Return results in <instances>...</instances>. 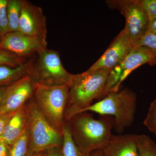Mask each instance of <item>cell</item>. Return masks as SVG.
I'll return each instance as SVG.
<instances>
[{
	"label": "cell",
	"mask_w": 156,
	"mask_h": 156,
	"mask_svg": "<svg viewBox=\"0 0 156 156\" xmlns=\"http://www.w3.org/2000/svg\"><path fill=\"white\" fill-rule=\"evenodd\" d=\"M68 122L76 145L85 153L90 154L101 149L108 142L115 119L105 115L95 119L93 115L86 112L75 115Z\"/></svg>",
	"instance_id": "cell-1"
},
{
	"label": "cell",
	"mask_w": 156,
	"mask_h": 156,
	"mask_svg": "<svg viewBox=\"0 0 156 156\" xmlns=\"http://www.w3.org/2000/svg\"><path fill=\"white\" fill-rule=\"evenodd\" d=\"M111 70L89 71L73 74L69 84L68 100L65 119L66 122L75 115L99 99L103 93Z\"/></svg>",
	"instance_id": "cell-2"
},
{
	"label": "cell",
	"mask_w": 156,
	"mask_h": 156,
	"mask_svg": "<svg viewBox=\"0 0 156 156\" xmlns=\"http://www.w3.org/2000/svg\"><path fill=\"white\" fill-rule=\"evenodd\" d=\"M136 107V93L131 89L126 88L120 92H110L103 99L91 105L80 113L90 111L101 115L113 117L114 128L120 134L133 124Z\"/></svg>",
	"instance_id": "cell-3"
},
{
	"label": "cell",
	"mask_w": 156,
	"mask_h": 156,
	"mask_svg": "<svg viewBox=\"0 0 156 156\" xmlns=\"http://www.w3.org/2000/svg\"><path fill=\"white\" fill-rule=\"evenodd\" d=\"M69 85L48 87L37 85L34 98L38 108L48 123L63 136Z\"/></svg>",
	"instance_id": "cell-4"
},
{
	"label": "cell",
	"mask_w": 156,
	"mask_h": 156,
	"mask_svg": "<svg viewBox=\"0 0 156 156\" xmlns=\"http://www.w3.org/2000/svg\"><path fill=\"white\" fill-rule=\"evenodd\" d=\"M27 75L36 85L48 87L69 84L73 76L65 68L58 51L48 49L32 57Z\"/></svg>",
	"instance_id": "cell-5"
},
{
	"label": "cell",
	"mask_w": 156,
	"mask_h": 156,
	"mask_svg": "<svg viewBox=\"0 0 156 156\" xmlns=\"http://www.w3.org/2000/svg\"><path fill=\"white\" fill-rule=\"evenodd\" d=\"M27 119L31 150L35 154L53 147H62L61 136L45 119L37 106L34 96L24 105Z\"/></svg>",
	"instance_id": "cell-6"
},
{
	"label": "cell",
	"mask_w": 156,
	"mask_h": 156,
	"mask_svg": "<svg viewBox=\"0 0 156 156\" xmlns=\"http://www.w3.org/2000/svg\"><path fill=\"white\" fill-rule=\"evenodd\" d=\"M107 5L112 9L120 11L126 19L124 29L133 47L147 33L149 18L140 0L107 1Z\"/></svg>",
	"instance_id": "cell-7"
},
{
	"label": "cell",
	"mask_w": 156,
	"mask_h": 156,
	"mask_svg": "<svg viewBox=\"0 0 156 156\" xmlns=\"http://www.w3.org/2000/svg\"><path fill=\"white\" fill-rule=\"evenodd\" d=\"M154 57L150 48L144 46L133 47L126 58L111 70L99 99H103L110 92H118L120 85L133 71L146 63L151 66Z\"/></svg>",
	"instance_id": "cell-8"
},
{
	"label": "cell",
	"mask_w": 156,
	"mask_h": 156,
	"mask_svg": "<svg viewBox=\"0 0 156 156\" xmlns=\"http://www.w3.org/2000/svg\"><path fill=\"white\" fill-rule=\"evenodd\" d=\"M19 31L36 40L47 48L46 17L42 8L27 0H21Z\"/></svg>",
	"instance_id": "cell-9"
},
{
	"label": "cell",
	"mask_w": 156,
	"mask_h": 156,
	"mask_svg": "<svg viewBox=\"0 0 156 156\" xmlns=\"http://www.w3.org/2000/svg\"><path fill=\"white\" fill-rule=\"evenodd\" d=\"M36 86L27 75L7 86L0 105V114L14 112L23 107L33 96Z\"/></svg>",
	"instance_id": "cell-10"
},
{
	"label": "cell",
	"mask_w": 156,
	"mask_h": 156,
	"mask_svg": "<svg viewBox=\"0 0 156 156\" xmlns=\"http://www.w3.org/2000/svg\"><path fill=\"white\" fill-rule=\"evenodd\" d=\"M133 47L125 29L120 32L102 56L88 70H111L126 58Z\"/></svg>",
	"instance_id": "cell-11"
},
{
	"label": "cell",
	"mask_w": 156,
	"mask_h": 156,
	"mask_svg": "<svg viewBox=\"0 0 156 156\" xmlns=\"http://www.w3.org/2000/svg\"><path fill=\"white\" fill-rule=\"evenodd\" d=\"M0 47L17 56L29 58L44 48L37 41L19 31L8 33L0 39Z\"/></svg>",
	"instance_id": "cell-12"
},
{
	"label": "cell",
	"mask_w": 156,
	"mask_h": 156,
	"mask_svg": "<svg viewBox=\"0 0 156 156\" xmlns=\"http://www.w3.org/2000/svg\"><path fill=\"white\" fill-rule=\"evenodd\" d=\"M101 150V156H139L136 134H112Z\"/></svg>",
	"instance_id": "cell-13"
},
{
	"label": "cell",
	"mask_w": 156,
	"mask_h": 156,
	"mask_svg": "<svg viewBox=\"0 0 156 156\" xmlns=\"http://www.w3.org/2000/svg\"><path fill=\"white\" fill-rule=\"evenodd\" d=\"M27 127L28 119L23 106L12 115L1 136L3 140L11 147L22 136Z\"/></svg>",
	"instance_id": "cell-14"
},
{
	"label": "cell",
	"mask_w": 156,
	"mask_h": 156,
	"mask_svg": "<svg viewBox=\"0 0 156 156\" xmlns=\"http://www.w3.org/2000/svg\"><path fill=\"white\" fill-rule=\"evenodd\" d=\"M31 58L25 64L17 68L11 67L6 66H1L0 87L9 86L24 76L28 74Z\"/></svg>",
	"instance_id": "cell-15"
},
{
	"label": "cell",
	"mask_w": 156,
	"mask_h": 156,
	"mask_svg": "<svg viewBox=\"0 0 156 156\" xmlns=\"http://www.w3.org/2000/svg\"><path fill=\"white\" fill-rule=\"evenodd\" d=\"M62 151L64 156H92L93 152L87 154L81 151L73 139L68 122H66L63 130Z\"/></svg>",
	"instance_id": "cell-16"
},
{
	"label": "cell",
	"mask_w": 156,
	"mask_h": 156,
	"mask_svg": "<svg viewBox=\"0 0 156 156\" xmlns=\"http://www.w3.org/2000/svg\"><path fill=\"white\" fill-rule=\"evenodd\" d=\"M7 10L9 33L19 31L21 14V0H8Z\"/></svg>",
	"instance_id": "cell-17"
},
{
	"label": "cell",
	"mask_w": 156,
	"mask_h": 156,
	"mask_svg": "<svg viewBox=\"0 0 156 156\" xmlns=\"http://www.w3.org/2000/svg\"><path fill=\"white\" fill-rule=\"evenodd\" d=\"M34 154L31 150L27 127L20 138L10 147L9 156H32Z\"/></svg>",
	"instance_id": "cell-18"
},
{
	"label": "cell",
	"mask_w": 156,
	"mask_h": 156,
	"mask_svg": "<svg viewBox=\"0 0 156 156\" xmlns=\"http://www.w3.org/2000/svg\"><path fill=\"white\" fill-rule=\"evenodd\" d=\"M139 156H156V144L145 134H136Z\"/></svg>",
	"instance_id": "cell-19"
},
{
	"label": "cell",
	"mask_w": 156,
	"mask_h": 156,
	"mask_svg": "<svg viewBox=\"0 0 156 156\" xmlns=\"http://www.w3.org/2000/svg\"><path fill=\"white\" fill-rule=\"evenodd\" d=\"M30 58L20 57L0 47V66H6L13 68L18 67L25 64Z\"/></svg>",
	"instance_id": "cell-20"
},
{
	"label": "cell",
	"mask_w": 156,
	"mask_h": 156,
	"mask_svg": "<svg viewBox=\"0 0 156 156\" xmlns=\"http://www.w3.org/2000/svg\"><path fill=\"white\" fill-rule=\"evenodd\" d=\"M7 2L8 0H0V39L9 33Z\"/></svg>",
	"instance_id": "cell-21"
},
{
	"label": "cell",
	"mask_w": 156,
	"mask_h": 156,
	"mask_svg": "<svg viewBox=\"0 0 156 156\" xmlns=\"http://www.w3.org/2000/svg\"><path fill=\"white\" fill-rule=\"evenodd\" d=\"M143 124L152 133L156 129V98L151 103Z\"/></svg>",
	"instance_id": "cell-22"
},
{
	"label": "cell",
	"mask_w": 156,
	"mask_h": 156,
	"mask_svg": "<svg viewBox=\"0 0 156 156\" xmlns=\"http://www.w3.org/2000/svg\"><path fill=\"white\" fill-rule=\"evenodd\" d=\"M136 46H144L150 48L155 55L151 66H156V35L147 33L134 47Z\"/></svg>",
	"instance_id": "cell-23"
},
{
	"label": "cell",
	"mask_w": 156,
	"mask_h": 156,
	"mask_svg": "<svg viewBox=\"0 0 156 156\" xmlns=\"http://www.w3.org/2000/svg\"><path fill=\"white\" fill-rule=\"evenodd\" d=\"M149 19L156 17V0H140Z\"/></svg>",
	"instance_id": "cell-24"
},
{
	"label": "cell",
	"mask_w": 156,
	"mask_h": 156,
	"mask_svg": "<svg viewBox=\"0 0 156 156\" xmlns=\"http://www.w3.org/2000/svg\"><path fill=\"white\" fill-rule=\"evenodd\" d=\"M15 112L0 114V136H2L7 123Z\"/></svg>",
	"instance_id": "cell-25"
},
{
	"label": "cell",
	"mask_w": 156,
	"mask_h": 156,
	"mask_svg": "<svg viewBox=\"0 0 156 156\" xmlns=\"http://www.w3.org/2000/svg\"><path fill=\"white\" fill-rule=\"evenodd\" d=\"M46 156H64L62 147H53L46 150Z\"/></svg>",
	"instance_id": "cell-26"
},
{
	"label": "cell",
	"mask_w": 156,
	"mask_h": 156,
	"mask_svg": "<svg viewBox=\"0 0 156 156\" xmlns=\"http://www.w3.org/2000/svg\"><path fill=\"white\" fill-rule=\"evenodd\" d=\"M10 146L3 140L0 144V156H9Z\"/></svg>",
	"instance_id": "cell-27"
},
{
	"label": "cell",
	"mask_w": 156,
	"mask_h": 156,
	"mask_svg": "<svg viewBox=\"0 0 156 156\" xmlns=\"http://www.w3.org/2000/svg\"><path fill=\"white\" fill-rule=\"evenodd\" d=\"M147 33L156 35V17L149 19Z\"/></svg>",
	"instance_id": "cell-28"
},
{
	"label": "cell",
	"mask_w": 156,
	"mask_h": 156,
	"mask_svg": "<svg viewBox=\"0 0 156 156\" xmlns=\"http://www.w3.org/2000/svg\"><path fill=\"white\" fill-rule=\"evenodd\" d=\"M7 86L0 87V105L2 103V101L3 97H4L5 92L6 89H7Z\"/></svg>",
	"instance_id": "cell-29"
},
{
	"label": "cell",
	"mask_w": 156,
	"mask_h": 156,
	"mask_svg": "<svg viewBox=\"0 0 156 156\" xmlns=\"http://www.w3.org/2000/svg\"><path fill=\"white\" fill-rule=\"evenodd\" d=\"M46 150L35 153L32 156H46Z\"/></svg>",
	"instance_id": "cell-30"
},
{
	"label": "cell",
	"mask_w": 156,
	"mask_h": 156,
	"mask_svg": "<svg viewBox=\"0 0 156 156\" xmlns=\"http://www.w3.org/2000/svg\"><path fill=\"white\" fill-rule=\"evenodd\" d=\"M92 156H101V150L98 149L93 151Z\"/></svg>",
	"instance_id": "cell-31"
},
{
	"label": "cell",
	"mask_w": 156,
	"mask_h": 156,
	"mask_svg": "<svg viewBox=\"0 0 156 156\" xmlns=\"http://www.w3.org/2000/svg\"><path fill=\"white\" fill-rule=\"evenodd\" d=\"M3 141V140L2 137V136H0V144Z\"/></svg>",
	"instance_id": "cell-32"
},
{
	"label": "cell",
	"mask_w": 156,
	"mask_h": 156,
	"mask_svg": "<svg viewBox=\"0 0 156 156\" xmlns=\"http://www.w3.org/2000/svg\"><path fill=\"white\" fill-rule=\"evenodd\" d=\"M153 133H154V134L155 135H156V129H155V131H154Z\"/></svg>",
	"instance_id": "cell-33"
}]
</instances>
